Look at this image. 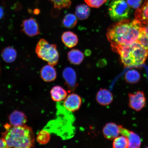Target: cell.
I'll return each mask as SVG.
<instances>
[{"mask_svg":"<svg viewBox=\"0 0 148 148\" xmlns=\"http://www.w3.org/2000/svg\"><path fill=\"white\" fill-rule=\"evenodd\" d=\"M142 31V26L138 20L125 19L111 26L107 36L112 47L129 45L138 41Z\"/></svg>","mask_w":148,"mask_h":148,"instance_id":"obj_1","label":"cell"},{"mask_svg":"<svg viewBox=\"0 0 148 148\" xmlns=\"http://www.w3.org/2000/svg\"><path fill=\"white\" fill-rule=\"evenodd\" d=\"M5 131L2 134L7 148H29L34 147L35 136L31 127L24 125L14 127L9 124L4 125Z\"/></svg>","mask_w":148,"mask_h":148,"instance_id":"obj_2","label":"cell"},{"mask_svg":"<svg viewBox=\"0 0 148 148\" xmlns=\"http://www.w3.org/2000/svg\"><path fill=\"white\" fill-rule=\"evenodd\" d=\"M118 53L125 66L143 64L148 56V52L139 42L136 41L129 45L112 47Z\"/></svg>","mask_w":148,"mask_h":148,"instance_id":"obj_3","label":"cell"},{"mask_svg":"<svg viewBox=\"0 0 148 148\" xmlns=\"http://www.w3.org/2000/svg\"><path fill=\"white\" fill-rule=\"evenodd\" d=\"M36 53L38 58L50 65L54 66L58 64L60 57L56 44H50L44 39H41L37 43Z\"/></svg>","mask_w":148,"mask_h":148,"instance_id":"obj_4","label":"cell"},{"mask_svg":"<svg viewBox=\"0 0 148 148\" xmlns=\"http://www.w3.org/2000/svg\"><path fill=\"white\" fill-rule=\"evenodd\" d=\"M108 12L111 19L120 21L128 18L130 9L125 0H113L109 5Z\"/></svg>","mask_w":148,"mask_h":148,"instance_id":"obj_5","label":"cell"},{"mask_svg":"<svg viewBox=\"0 0 148 148\" xmlns=\"http://www.w3.org/2000/svg\"><path fill=\"white\" fill-rule=\"evenodd\" d=\"M129 105L133 110L138 112L145 107L146 99L143 91H138L134 93H129Z\"/></svg>","mask_w":148,"mask_h":148,"instance_id":"obj_6","label":"cell"},{"mask_svg":"<svg viewBox=\"0 0 148 148\" xmlns=\"http://www.w3.org/2000/svg\"><path fill=\"white\" fill-rule=\"evenodd\" d=\"M21 27L24 33L29 37L36 36L40 34L38 24L34 18H31L24 20Z\"/></svg>","mask_w":148,"mask_h":148,"instance_id":"obj_7","label":"cell"},{"mask_svg":"<svg viewBox=\"0 0 148 148\" xmlns=\"http://www.w3.org/2000/svg\"><path fill=\"white\" fill-rule=\"evenodd\" d=\"M120 134L125 136L128 141L129 148H139L141 144L139 136L133 131L128 130L122 125H119Z\"/></svg>","mask_w":148,"mask_h":148,"instance_id":"obj_8","label":"cell"},{"mask_svg":"<svg viewBox=\"0 0 148 148\" xmlns=\"http://www.w3.org/2000/svg\"><path fill=\"white\" fill-rule=\"evenodd\" d=\"M82 103V99L78 95L72 93L67 96L64 100V106L70 112H75L80 108Z\"/></svg>","mask_w":148,"mask_h":148,"instance_id":"obj_9","label":"cell"},{"mask_svg":"<svg viewBox=\"0 0 148 148\" xmlns=\"http://www.w3.org/2000/svg\"><path fill=\"white\" fill-rule=\"evenodd\" d=\"M62 76L66 84L70 89L75 90L77 85V75L75 70L73 68L68 66L63 71Z\"/></svg>","mask_w":148,"mask_h":148,"instance_id":"obj_10","label":"cell"},{"mask_svg":"<svg viewBox=\"0 0 148 148\" xmlns=\"http://www.w3.org/2000/svg\"><path fill=\"white\" fill-rule=\"evenodd\" d=\"M103 133L104 137L107 139L114 140L119 136V125L113 123H107L103 127Z\"/></svg>","mask_w":148,"mask_h":148,"instance_id":"obj_11","label":"cell"},{"mask_svg":"<svg viewBox=\"0 0 148 148\" xmlns=\"http://www.w3.org/2000/svg\"><path fill=\"white\" fill-rule=\"evenodd\" d=\"M9 119L10 125L14 127H19L25 125L27 121V116L20 111L15 110L10 114Z\"/></svg>","mask_w":148,"mask_h":148,"instance_id":"obj_12","label":"cell"},{"mask_svg":"<svg viewBox=\"0 0 148 148\" xmlns=\"http://www.w3.org/2000/svg\"><path fill=\"white\" fill-rule=\"evenodd\" d=\"M96 100L99 104L104 106H108L113 100V96L110 90L101 88L97 92Z\"/></svg>","mask_w":148,"mask_h":148,"instance_id":"obj_13","label":"cell"},{"mask_svg":"<svg viewBox=\"0 0 148 148\" xmlns=\"http://www.w3.org/2000/svg\"><path fill=\"white\" fill-rule=\"evenodd\" d=\"M40 76L46 82L54 81L57 77V72L53 66L48 64L43 66L40 70Z\"/></svg>","mask_w":148,"mask_h":148,"instance_id":"obj_14","label":"cell"},{"mask_svg":"<svg viewBox=\"0 0 148 148\" xmlns=\"http://www.w3.org/2000/svg\"><path fill=\"white\" fill-rule=\"evenodd\" d=\"M61 39L63 43L68 48H72L75 47L78 43V37L72 31H66L63 33Z\"/></svg>","mask_w":148,"mask_h":148,"instance_id":"obj_15","label":"cell"},{"mask_svg":"<svg viewBox=\"0 0 148 148\" xmlns=\"http://www.w3.org/2000/svg\"><path fill=\"white\" fill-rule=\"evenodd\" d=\"M51 99L56 102H60L64 100L67 97L68 93L62 86H55L51 90Z\"/></svg>","mask_w":148,"mask_h":148,"instance_id":"obj_16","label":"cell"},{"mask_svg":"<svg viewBox=\"0 0 148 148\" xmlns=\"http://www.w3.org/2000/svg\"><path fill=\"white\" fill-rule=\"evenodd\" d=\"M135 17L140 23L148 21V0H145L142 6L137 9Z\"/></svg>","mask_w":148,"mask_h":148,"instance_id":"obj_17","label":"cell"},{"mask_svg":"<svg viewBox=\"0 0 148 148\" xmlns=\"http://www.w3.org/2000/svg\"><path fill=\"white\" fill-rule=\"evenodd\" d=\"M68 60L71 64L79 65L82 63L84 59V55L82 51L77 49H73L68 52Z\"/></svg>","mask_w":148,"mask_h":148,"instance_id":"obj_18","label":"cell"},{"mask_svg":"<svg viewBox=\"0 0 148 148\" xmlns=\"http://www.w3.org/2000/svg\"><path fill=\"white\" fill-rule=\"evenodd\" d=\"M1 56L5 62L10 63L16 60L17 57V53L14 48L7 47L2 51Z\"/></svg>","mask_w":148,"mask_h":148,"instance_id":"obj_19","label":"cell"},{"mask_svg":"<svg viewBox=\"0 0 148 148\" xmlns=\"http://www.w3.org/2000/svg\"><path fill=\"white\" fill-rule=\"evenodd\" d=\"M90 9L86 5H79L76 7L75 15L79 20H83L87 19L90 15Z\"/></svg>","mask_w":148,"mask_h":148,"instance_id":"obj_20","label":"cell"},{"mask_svg":"<svg viewBox=\"0 0 148 148\" xmlns=\"http://www.w3.org/2000/svg\"><path fill=\"white\" fill-rule=\"evenodd\" d=\"M77 16L73 14L69 13L65 15L63 18L62 23L64 27L67 29H72L76 25L77 23Z\"/></svg>","mask_w":148,"mask_h":148,"instance_id":"obj_21","label":"cell"},{"mask_svg":"<svg viewBox=\"0 0 148 148\" xmlns=\"http://www.w3.org/2000/svg\"><path fill=\"white\" fill-rule=\"evenodd\" d=\"M140 75L136 70L132 69L129 70L126 73L125 79L127 83L134 84L138 82L140 79Z\"/></svg>","mask_w":148,"mask_h":148,"instance_id":"obj_22","label":"cell"},{"mask_svg":"<svg viewBox=\"0 0 148 148\" xmlns=\"http://www.w3.org/2000/svg\"><path fill=\"white\" fill-rule=\"evenodd\" d=\"M51 135L49 132L46 130H42L37 135L36 140L39 143L42 145L47 144L50 140Z\"/></svg>","mask_w":148,"mask_h":148,"instance_id":"obj_23","label":"cell"},{"mask_svg":"<svg viewBox=\"0 0 148 148\" xmlns=\"http://www.w3.org/2000/svg\"><path fill=\"white\" fill-rule=\"evenodd\" d=\"M112 146L114 148H129L128 140L125 136H117L114 139Z\"/></svg>","mask_w":148,"mask_h":148,"instance_id":"obj_24","label":"cell"},{"mask_svg":"<svg viewBox=\"0 0 148 148\" xmlns=\"http://www.w3.org/2000/svg\"><path fill=\"white\" fill-rule=\"evenodd\" d=\"M54 8L58 9L69 8L71 4V0H49Z\"/></svg>","mask_w":148,"mask_h":148,"instance_id":"obj_25","label":"cell"},{"mask_svg":"<svg viewBox=\"0 0 148 148\" xmlns=\"http://www.w3.org/2000/svg\"><path fill=\"white\" fill-rule=\"evenodd\" d=\"M108 0H84L89 6L92 8H98Z\"/></svg>","mask_w":148,"mask_h":148,"instance_id":"obj_26","label":"cell"},{"mask_svg":"<svg viewBox=\"0 0 148 148\" xmlns=\"http://www.w3.org/2000/svg\"><path fill=\"white\" fill-rule=\"evenodd\" d=\"M143 0H127L129 7L133 9H138L140 7Z\"/></svg>","mask_w":148,"mask_h":148,"instance_id":"obj_27","label":"cell"},{"mask_svg":"<svg viewBox=\"0 0 148 148\" xmlns=\"http://www.w3.org/2000/svg\"><path fill=\"white\" fill-rule=\"evenodd\" d=\"M142 28H143V32L148 38V21L142 25Z\"/></svg>","mask_w":148,"mask_h":148,"instance_id":"obj_28","label":"cell"},{"mask_svg":"<svg viewBox=\"0 0 148 148\" xmlns=\"http://www.w3.org/2000/svg\"><path fill=\"white\" fill-rule=\"evenodd\" d=\"M7 148L6 142L3 138H0V148Z\"/></svg>","mask_w":148,"mask_h":148,"instance_id":"obj_29","label":"cell"},{"mask_svg":"<svg viewBox=\"0 0 148 148\" xmlns=\"http://www.w3.org/2000/svg\"><path fill=\"white\" fill-rule=\"evenodd\" d=\"M3 11L2 8L0 7V19H1L3 17Z\"/></svg>","mask_w":148,"mask_h":148,"instance_id":"obj_30","label":"cell"},{"mask_svg":"<svg viewBox=\"0 0 148 148\" xmlns=\"http://www.w3.org/2000/svg\"><path fill=\"white\" fill-rule=\"evenodd\" d=\"M147 148H148V147H147Z\"/></svg>","mask_w":148,"mask_h":148,"instance_id":"obj_31","label":"cell"}]
</instances>
